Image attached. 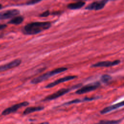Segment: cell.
Instances as JSON below:
<instances>
[{
	"instance_id": "d6986e66",
	"label": "cell",
	"mask_w": 124,
	"mask_h": 124,
	"mask_svg": "<svg viewBox=\"0 0 124 124\" xmlns=\"http://www.w3.org/2000/svg\"><path fill=\"white\" fill-rule=\"evenodd\" d=\"M40 2V1H30V2H27L26 5H34V4H36L38 3H39Z\"/></svg>"
},
{
	"instance_id": "e0dca14e",
	"label": "cell",
	"mask_w": 124,
	"mask_h": 124,
	"mask_svg": "<svg viewBox=\"0 0 124 124\" xmlns=\"http://www.w3.org/2000/svg\"><path fill=\"white\" fill-rule=\"evenodd\" d=\"M111 79V77L108 75H104L101 78V81L104 83H107Z\"/></svg>"
},
{
	"instance_id": "8fae6325",
	"label": "cell",
	"mask_w": 124,
	"mask_h": 124,
	"mask_svg": "<svg viewBox=\"0 0 124 124\" xmlns=\"http://www.w3.org/2000/svg\"><path fill=\"white\" fill-rule=\"evenodd\" d=\"M123 106H124V100L118 103L115 104L114 105H112L108 107H107L104 108L103 110H102L100 112L101 114H105L107 113L110 112L111 111H113L116 109L120 108Z\"/></svg>"
},
{
	"instance_id": "277c9868",
	"label": "cell",
	"mask_w": 124,
	"mask_h": 124,
	"mask_svg": "<svg viewBox=\"0 0 124 124\" xmlns=\"http://www.w3.org/2000/svg\"><path fill=\"white\" fill-rule=\"evenodd\" d=\"M29 104V103L27 101H24L18 104H16L12 106L11 107H10L9 108H7L5 110L3 111L2 113V115H9L11 113L15 112L17 111L18 110H19L20 108L24 107L27 106Z\"/></svg>"
},
{
	"instance_id": "30bf717a",
	"label": "cell",
	"mask_w": 124,
	"mask_h": 124,
	"mask_svg": "<svg viewBox=\"0 0 124 124\" xmlns=\"http://www.w3.org/2000/svg\"><path fill=\"white\" fill-rule=\"evenodd\" d=\"M120 63V60H115L113 62L110 61H104L100 62L95 64L93 65L91 67H110L116 65H118Z\"/></svg>"
},
{
	"instance_id": "7402d4cb",
	"label": "cell",
	"mask_w": 124,
	"mask_h": 124,
	"mask_svg": "<svg viewBox=\"0 0 124 124\" xmlns=\"http://www.w3.org/2000/svg\"><path fill=\"white\" fill-rule=\"evenodd\" d=\"M2 5L1 4H0V9H2Z\"/></svg>"
},
{
	"instance_id": "ffe728a7",
	"label": "cell",
	"mask_w": 124,
	"mask_h": 124,
	"mask_svg": "<svg viewBox=\"0 0 124 124\" xmlns=\"http://www.w3.org/2000/svg\"><path fill=\"white\" fill-rule=\"evenodd\" d=\"M7 27V25L6 24H0V30H2L5 29Z\"/></svg>"
},
{
	"instance_id": "8992f818",
	"label": "cell",
	"mask_w": 124,
	"mask_h": 124,
	"mask_svg": "<svg viewBox=\"0 0 124 124\" xmlns=\"http://www.w3.org/2000/svg\"><path fill=\"white\" fill-rule=\"evenodd\" d=\"M20 13V10L18 9H10L0 12V20H7L14 17Z\"/></svg>"
},
{
	"instance_id": "9c48e42d",
	"label": "cell",
	"mask_w": 124,
	"mask_h": 124,
	"mask_svg": "<svg viewBox=\"0 0 124 124\" xmlns=\"http://www.w3.org/2000/svg\"><path fill=\"white\" fill-rule=\"evenodd\" d=\"M108 1H102L95 2L89 5L85 8V9L88 10H99L103 9Z\"/></svg>"
},
{
	"instance_id": "4fadbf2b",
	"label": "cell",
	"mask_w": 124,
	"mask_h": 124,
	"mask_svg": "<svg viewBox=\"0 0 124 124\" xmlns=\"http://www.w3.org/2000/svg\"><path fill=\"white\" fill-rule=\"evenodd\" d=\"M85 5V2L79 1L75 3H71L69 4L67 6V8L71 10H76L81 8Z\"/></svg>"
},
{
	"instance_id": "5bb4252c",
	"label": "cell",
	"mask_w": 124,
	"mask_h": 124,
	"mask_svg": "<svg viewBox=\"0 0 124 124\" xmlns=\"http://www.w3.org/2000/svg\"><path fill=\"white\" fill-rule=\"evenodd\" d=\"M24 20V18L22 16H17L14 17L11 20H10L8 23L11 24L19 25L21 24Z\"/></svg>"
},
{
	"instance_id": "7a4b0ae2",
	"label": "cell",
	"mask_w": 124,
	"mask_h": 124,
	"mask_svg": "<svg viewBox=\"0 0 124 124\" xmlns=\"http://www.w3.org/2000/svg\"><path fill=\"white\" fill-rule=\"evenodd\" d=\"M67 70V68L65 67H62L56 68L53 70L48 71L45 73V74L41 75L35 78H34L31 80V83L33 85L38 84L39 83H40V82H42L45 80H46L47 79L50 78L52 76H54L57 74L62 73L64 71H65Z\"/></svg>"
},
{
	"instance_id": "52a82bcc",
	"label": "cell",
	"mask_w": 124,
	"mask_h": 124,
	"mask_svg": "<svg viewBox=\"0 0 124 124\" xmlns=\"http://www.w3.org/2000/svg\"><path fill=\"white\" fill-rule=\"evenodd\" d=\"M77 78V76H67L65 77H63L62 78H59L52 82H51V83L48 84V85H47L45 86L46 88H51L52 87H55V86L63 83V82L67 81H69L71 80H73L75 78Z\"/></svg>"
},
{
	"instance_id": "6da1fadb",
	"label": "cell",
	"mask_w": 124,
	"mask_h": 124,
	"mask_svg": "<svg viewBox=\"0 0 124 124\" xmlns=\"http://www.w3.org/2000/svg\"><path fill=\"white\" fill-rule=\"evenodd\" d=\"M52 26L50 22H34L26 25L22 32L26 35H34L49 29Z\"/></svg>"
},
{
	"instance_id": "2e32d148",
	"label": "cell",
	"mask_w": 124,
	"mask_h": 124,
	"mask_svg": "<svg viewBox=\"0 0 124 124\" xmlns=\"http://www.w3.org/2000/svg\"><path fill=\"white\" fill-rule=\"evenodd\" d=\"M86 101H85V98L82 99H74L72 100H71L70 101H68L67 102H66L64 104H63V106H65V105H71V104H77V103H80L82 102H85Z\"/></svg>"
},
{
	"instance_id": "44dd1931",
	"label": "cell",
	"mask_w": 124,
	"mask_h": 124,
	"mask_svg": "<svg viewBox=\"0 0 124 124\" xmlns=\"http://www.w3.org/2000/svg\"><path fill=\"white\" fill-rule=\"evenodd\" d=\"M39 124H49V123L48 122H43V123H42Z\"/></svg>"
},
{
	"instance_id": "ac0fdd59",
	"label": "cell",
	"mask_w": 124,
	"mask_h": 124,
	"mask_svg": "<svg viewBox=\"0 0 124 124\" xmlns=\"http://www.w3.org/2000/svg\"><path fill=\"white\" fill-rule=\"evenodd\" d=\"M50 14V11H46V12H43V13H42L41 14H40V15H39V16L41 17H48Z\"/></svg>"
},
{
	"instance_id": "5b68a950",
	"label": "cell",
	"mask_w": 124,
	"mask_h": 124,
	"mask_svg": "<svg viewBox=\"0 0 124 124\" xmlns=\"http://www.w3.org/2000/svg\"><path fill=\"white\" fill-rule=\"evenodd\" d=\"M99 86H100V84L99 82H96V83H94V84L88 85L82 87L79 89L76 92V94L78 95L85 94V93L91 92L92 91L95 90L98 88Z\"/></svg>"
},
{
	"instance_id": "603a6c76",
	"label": "cell",
	"mask_w": 124,
	"mask_h": 124,
	"mask_svg": "<svg viewBox=\"0 0 124 124\" xmlns=\"http://www.w3.org/2000/svg\"><path fill=\"white\" fill-rule=\"evenodd\" d=\"M2 36H1V35H0V38H2Z\"/></svg>"
},
{
	"instance_id": "7c38bea8",
	"label": "cell",
	"mask_w": 124,
	"mask_h": 124,
	"mask_svg": "<svg viewBox=\"0 0 124 124\" xmlns=\"http://www.w3.org/2000/svg\"><path fill=\"white\" fill-rule=\"evenodd\" d=\"M44 107L42 106H38V107H31L27 108L25 111H23L24 115H27L34 112L44 110Z\"/></svg>"
},
{
	"instance_id": "3957f363",
	"label": "cell",
	"mask_w": 124,
	"mask_h": 124,
	"mask_svg": "<svg viewBox=\"0 0 124 124\" xmlns=\"http://www.w3.org/2000/svg\"><path fill=\"white\" fill-rule=\"evenodd\" d=\"M81 84H79V85H76L70 88H63V89H60L59 90H58L56 92L54 93V94H51V95L48 96V97H47L44 99V101H51V100L56 99L65 95V94H67V93L70 92L71 90L79 87L81 86Z\"/></svg>"
},
{
	"instance_id": "9a60e30c",
	"label": "cell",
	"mask_w": 124,
	"mask_h": 124,
	"mask_svg": "<svg viewBox=\"0 0 124 124\" xmlns=\"http://www.w3.org/2000/svg\"><path fill=\"white\" fill-rule=\"evenodd\" d=\"M122 121V119L119 120H101L98 123L94 124H119Z\"/></svg>"
},
{
	"instance_id": "ba28073f",
	"label": "cell",
	"mask_w": 124,
	"mask_h": 124,
	"mask_svg": "<svg viewBox=\"0 0 124 124\" xmlns=\"http://www.w3.org/2000/svg\"><path fill=\"white\" fill-rule=\"evenodd\" d=\"M21 63L20 59H15L7 64L0 66V72H4L9 69L19 66Z\"/></svg>"
}]
</instances>
